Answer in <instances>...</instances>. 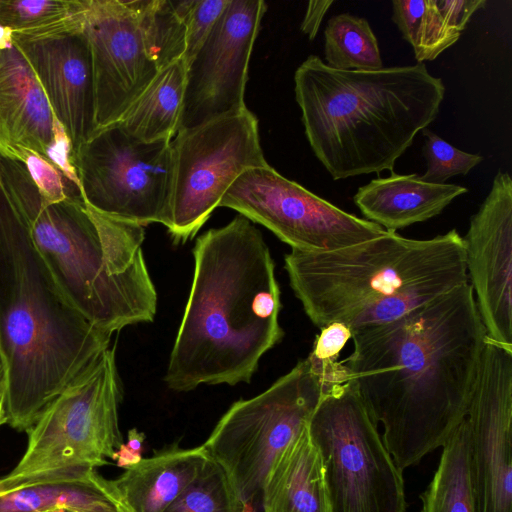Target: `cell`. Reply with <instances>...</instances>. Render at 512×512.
<instances>
[{
  "instance_id": "19",
  "label": "cell",
  "mask_w": 512,
  "mask_h": 512,
  "mask_svg": "<svg viewBox=\"0 0 512 512\" xmlns=\"http://www.w3.org/2000/svg\"><path fill=\"white\" fill-rule=\"evenodd\" d=\"M466 187L423 181L416 173L379 177L361 186L353 197L366 220L396 232L443 212Z\"/></svg>"
},
{
  "instance_id": "14",
  "label": "cell",
  "mask_w": 512,
  "mask_h": 512,
  "mask_svg": "<svg viewBox=\"0 0 512 512\" xmlns=\"http://www.w3.org/2000/svg\"><path fill=\"white\" fill-rule=\"evenodd\" d=\"M477 512H512V347L486 337L465 416Z\"/></svg>"
},
{
  "instance_id": "36",
  "label": "cell",
  "mask_w": 512,
  "mask_h": 512,
  "mask_svg": "<svg viewBox=\"0 0 512 512\" xmlns=\"http://www.w3.org/2000/svg\"><path fill=\"white\" fill-rule=\"evenodd\" d=\"M8 388L7 366L2 348L0 346V405L5 404Z\"/></svg>"
},
{
  "instance_id": "20",
  "label": "cell",
  "mask_w": 512,
  "mask_h": 512,
  "mask_svg": "<svg viewBox=\"0 0 512 512\" xmlns=\"http://www.w3.org/2000/svg\"><path fill=\"white\" fill-rule=\"evenodd\" d=\"M208 458L204 445L182 449L176 443L142 458L109 482L125 512H164L197 477Z\"/></svg>"
},
{
  "instance_id": "28",
  "label": "cell",
  "mask_w": 512,
  "mask_h": 512,
  "mask_svg": "<svg viewBox=\"0 0 512 512\" xmlns=\"http://www.w3.org/2000/svg\"><path fill=\"white\" fill-rule=\"evenodd\" d=\"M85 0H0V28L39 36L62 28L83 12Z\"/></svg>"
},
{
  "instance_id": "1",
  "label": "cell",
  "mask_w": 512,
  "mask_h": 512,
  "mask_svg": "<svg viewBox=\"0 0 512 512\" xmlns=\"http://www.w3.org/2000/svg\"><path fill=\"white\" fill-rule=\"evenodd\" d=\"M352 332L341 363L403 471L442 447L467 414L487 337L473 290L468 282Z\"/></svg>"
},
{
  "instance_id": "35",
  "label": "cell",
  "mask_w": 512,
  "mask_h": 512,
  "mask_svg": "<svg viewBox=\"0 0 512 512\" xmlns=\"http://www.w3.org/2000/svg\"><path fill=\"white\" fill-rule=\"evenodd\" d=\"M334 3L333 0L310 1L304 15L301 30L310 40L316 37L323 17Z\"/></svg>"
},
{
  "instance_id": "8",
  "label": "cell",
  "mask_w": 512,
  "mask_h": 512,
  "mask_svg": "<svg viewBox=\"0 0 512 512\" xmlns=\"http://www.w3.org/2000/svg\"><path fill=\"white\" fill-rule=\"evenodd\" d=\"M330 386L307 356L268 389L231 405L204 443L241 499L261 501L278 455L305 428Z\"/></svg>"
},
{
  "instance_id": "3",
  "label": "cell",
  "mask_w": 512,
  "mask_h": 512,
  "mask_svg": "<svg viewBox=\"0 0 512 512\" xmlns=\"http://www.w3.org/2000/svg\"><path fill=\"white\" fill-rule=\"evenodd\" d=\"M66 297L0 178V346L6 424L27 432L45 407L109 348Z\"/></svg>"
},
{
  "instance_id": "16",
  "label": "cell",
  "mask_w": 512,
  "mask_h": 512,
  "mask_svg": "<svg viewBox=\"0 0 512 512\" xmlns=\"http://www.w3.org/2000/svg\"><path fill=\"white\" fill-rule=\"evenodd\" d=\"M469 284L489 339L512 347V180L499 171L463 237Z\"/></svg>"
},
{
  "instance_id": "33",
  "label": "cell",
  "mask_w": 512,
  "mask_h": 512,
  "mask_svg": "<svg viewBox=\"0 0 512 512\" xmlns=\"http://www.w3.org/2000/svg\"><path fill=\"white\" fill-rule=\"evenodd\" d=\"M29 172L41 196L49 202L80 192L67 188L64 175L51 162L34 152H26L21 162Z\"/></svg>"
},
{
  "instance_id": "30",
  "label": "cell",
  "mask_w": 512,
  "mask_h": 512,
  "mask_svg": "<svg viewBox=\"0 0 512 512\" xmlns=\"http://www.w3.org/2000/svg\"><path fill=\"white\" fill-rule=\"evenodd\" d=\"M422 134L425 137L423 155L427 170L420 178L425 182L444 184L453 176L468 174L483 160L478 154L452 146L428 128L423 129Z\"/></svg>"
},
{
  "instance_id": "17",
  "label": "cell",
  "mask_w": 512,
  "mask_h": 512,
  "mask_svg": "<svg viewBox=\"0 0 512 512\" xmlns=\"http://www.w3.org/2000/svg\"><path fill=\"white\" fill-rule=\"evenodd\" d=\"M83 14L84 10L77 19L48 34L11 32L69 141L72 158L98 130L93 62Z\"/></svg>"
},
{
  "instance_id": "18",
  "label": "cell",
  "mask_w": 512,
  "mask_h": 512,
  "mask_svg": "<svg viewBox=\"0 0 512 512\" xmlns=\"http://www.w3.org/2000/svg\"><path fill=\"white\" fill-rule=\"evenodd\" d=\"M63 133L29 61L0 28V155L22 162L34 152L52 163Z\"/></svg>"
},
{
  "instance_id": "25",
  "label": "cell",
  "mask_w": 512,
  "mask_h": 512,
  "mask_svg": "<svg viewBox=\"0 0 512 512\" xmlns=\"http://www.w3.org/2000/svg\"><path fill=\"white\" fill-rule=\"evenodd\" d=\"M442 447L434 477L420 496L421 512H477L470 481L466 418Z\"/></svg>"
},
{
  "instance_id": "6",
  "label": "cell",
  "mask_w": 512,
  "mask_h": 512,
  "mask_svg": "<svg viewBox=\"0 0 512 512\" xmlns=\"http://www.w3.org/2000/svg\"><path fill=\"white\" fill-rule=\"evenodd\" d=\"M290 286L318 328L348 324L369 306L396 294L448 292L469 282L465 247L456 229L430 239L386 231L328 252L291 249L284 256Z\"/></svg>"
},
{
  "instance_id": "24",
  "label": "cell",
  "mask_w": 512,
  "mask_h": 512,
  "mask_svg": "<svg viewBox=\"0 0 512 512\" xmlns=\"http://www.w3.org/2000/svg\"><path fill=\"white\" fill-rule=\"evenodd\" d=\"M125 512L109 480L96 471L87 479L0 491V512Z\"/></svg>"
},
{
  "instance_id": "5",
  "label": "cell",
  "mask_w": 512,
  "mask_h": 512,
  "mask_svg": "<svg viewBox=\"0 0 512 512\" xmlns=\"http://www.w3.org/2000/svg\"><path fill=\"white\" fill-rule=\"evenodd\" d=\"M0 178L69 301L111 334L152 322L157 293L146 266L144 226L103 215L81 195L49 202L26 167L0 155Z\"/></svg>"
},
{
  "instance_id": "13",
  "label": "cell",
  "mask_w": 512,
  "mask_h": 512,
  "mask_svg": "<svg viewBox=\"0 0 512 512\" xmlns=\"http://www.w3.org/2000/svg\"><path fill=\"white\" fill-rule=\"evenodd\" d=\"M266 10L263 0H229L210 35L186 65L177 133L247 109L244 95L249 61Z\"/></svg>"
},
{
  "instance_id": "15",
  "label": "cell",
  "mask_w": 512,
  "mask_h": 512,
  "mask_svg": "<svg viewBox=\"0 0 512 512\" xmlns=\"http://www.w3.org/2000/svg\"><path fill=\"white\" fill-rule=\"evenodd\" d=\"M98 129L118 122L158 74L130 1L85 0Z\"/></svg>"
},
{
  "instance_id": "2",
  "label": "cell",
  "mask_w": 512,
  "mask_h": 512,
  "mask_svg": "<svg viewBox=\"0 0 512 512\" xmlns=\"http://www.w3.org/2000/svg\"><path fill=\"white\" fill-rule=\"evenodd\" d=\"M164 380L179 392L201 384L249 383L284 331L280 288L262 233L242 215L206 231Z\"/></svg>"
},
{
  "instance_id": "21",
  "label": "cell",
  "mask_w": 512,
  "mask_h": 512,
  "mask_svg": "<svg viewBox=\"0 0 512 512\" xmlns=\"http://www.w3.org/2000/svg\"><path fill=\"white\" fill-rule=\"evenodd\" d=\"M260 502L264 512H330L321 456L308 426L273 462Z\"/></svg>"
},
{
  "instance_id": "31",
  "label": "cell",
  "mask_w": 512,
  "mask_h": 512,
  "mask_svg": "<svg viewBox=\"0 0 512 512\" xmlns=\"http://www.w3.org/2000/svg\"><path fill=\"white\" fill-rule=\"evenodd\" d=\"M320 330L308 357L329 386L347 381V368L338 358L352 339V330L341 322H333Z\"/></svg>"
},
{
  "instance_id": "23",
  "label": "cell",
  "mask_w": 512,
  "mask_h": 512,
  "mask_svg": "<svg viewBox=\"0 0 512 512\" xmlns=\"http://www.w3.org/2000/svg\"><path fill=\"white\" fill-rule=\"evenodd\" d=\"M187 66L180 59L161 69L118 123L142 141L172 140L182 112Z\"/></svg>"
},
{
  "instance_id": "4",
  "label": "cell",
  "mask_w": 512,
  "mask_h": 512,
  "mask_svg": "<svg viewBox=\"0 0 512 512\" xmlns=\"http://www.w3.org/2000/svg\"><path fill=\"white\" fill-rule=\"evenodd\" d=\"M294 83L309 145L333 180L393 172L445 95L442 79L424 63L337 70L310 55Z\"/></svg>"
},
{
  "instance_id": "38",
  "label": "cell",
  "mask_w": 512,
  "mask_h": 512,
  "mask_svg": "<svg viewBox=\"0 0 512 512\" xmlns=\"http://www.w3.org/2000/svg\"><path fill=\"white\" fill-rule=\"evenodd\" d=\"M60 512H79V511H74V510H63V511H60Z\"/></svg>"
},
{
  "instance_id": "10",
  "label": "cell",
  "mask_w": 512,
  "mask_h": 512,
  "mask_svg": "<svg viewBox=\"0 0 512 512\" xmlns=\"http://www.w3.org/2000/svg\"><path fill=\"white\" fill-rule=\"evenodd\" d=\"M171 141L136 139L118 122L98 129L72 158L84 202L114 219L168 227Z\"/></svg>"
},
{
  "instance_id": "7",
  "label": "cell",
  "mask_w": 512,
  "mask_h": 512,
  "mask_svg": "<svg viewBox=\"0 0 512 512\" xmlns=\"http://www.w3.org/2000/svg\"><path fill=\"white\" fill-rule=\"evenodd\" d=\"M122 387L114 349L62 390L26 432L27 446L15 467L0 477V491L87 479L109 464L123 443L118 407Z\"/></svg>"
},
{
  "instance_id": "11",
  "label": "cell",
  "mask_w": 512,
  "mask_h": 512,
  "mask_svg": "<svg viewBox=\"0 0 512 512\" xmlns=\"http://www.w3.org/2000/svg\"><path fill=\"white\" fill-rule=\"evenodd\" d=\"M171 150L173 182L167 229L176 243H184L198 232L243 172L268 165L258 120L248 108L178 132Z\"/></svg>"
},
{
  "instance_id": "32",
  "label": "cell",
  "mask_w": 512,
  "mask_h": 512,
  "mask_svg": "<svg viewBox=\"0 0 512 512\" xmlns=\"http://www.w3.org/2000/svg\"><path fill=\"white\" fill-rule=\"evenodd\" d=\"M228 3L229 0H192L184 18L185 52L183 60L186 65L208 38Z\"/></svg>"
},
{
  "instance_id": "34",
  "label": "cell",
  "mask_w": 512,
  "mask_h": 512,
  "mask_svg": "<svg viewBox=\"0 0 512 512\" xmlns=\"http://www.w3.org/2000/svg\"><path fill=\"white\" fill-rule=\"evenodd\" d=\"M145 434L139 432L136 428L128 431L126 443H122L114 453L112 459L118 467L127 469L142 460L143 442Z\"/></svg>"
},
{
  "instance_id": "27",
  "label": "cell",
  "mask_w": 512,
  "mask_h": 512,
  "mask_svg": "<svg viewBox=\"0 0 512 512\" xmlns=\"http://www.w3.org/2000/svg\"><path fill=\"white\" fill-rule=\"evenodd\" d=\"M325 64L337 70L383 68L378 40L365 18L341 13L331 17L324 30Z\"/></svg>"
},
{
  "instance_id": "26",
  "label": "cell",
  "mask_w": 512,
  "mask_h": 512,
  "mask_svg": "<svg viewBox=\"0 0 512 512\" xmlns=\"http://www.w3.org/2000/svg\"><path fill=\"white\" fill-rule=\"evenodd\" d=\"M147 53L159 71L183 59L185 52L184 18L192 0L130 1Z\"/></svg>"
},
{
  "instance_id": "12",
  "label": "cell",
  "mask_w": 512,
  "mask_h": 512,
  "mask_svg": "<svg viewBox=\"0 0 512 512\" xmlns=\"http://www.w3.org/2000/svg\"><path fill=\"white\" fill-rule=\"evenodd\" d=\"M219 207L237 211L268 228L291 249L303 252L333 251L386 232L287 179L269 164L243 172Z\"/></svg>"
},
{
  "instance_id": "22",
  "label": "cell",
  "mask_w": 512,
  "mask_h": 512,
  "mask_svg": "<svg viewBox=\"0 0 512 512\" xmlns=\"http://www.w3.org/2000/svg\"><path fill=\"white\" fill-rule=\"evenodd\" d=\"M484 0H393L392 21L418 63L434 60L455 44Z\"/></svg>"
},
{
  "instance_id": "9",
  "label": "cell",
  "mask_w": 512,
  "mask_h": 512,
  "mask_svg": "<svg viewBox=\"0 0 512 512\" xmlns=\"http://www.w3.org/2000/svg\"><path fill=\"white\" fill-rule=\"evenodd\" d=\"M308 430L321 456L330 512H405L402 471L351 380L328 388Z\"/></svg>"
},
{
  "instance_id": "37",
  "label": "cell",
  "mask_w": 512,
  "mask_h": 512,
  "mask_svg": "<svg viewBox=\"0 0 512 512\" xmlns=\"http://www.w3.org/2000/svg\"><path fill=\"white\" fill-rule=\"evenodd\" d=\"M6 424L4 405H0V426Z\"/></svg>"
},
{
  "instance_id": "29",
  "label": "cell",
  "mask_w": 512,
  "mask_h": 512,
  "mask_svg": "<svg viewBox=\"0 0 512 512\" xmlns=\"http://www.w3.org/2000/svg\"><path fill=\"white\" fill-rule=\"evenodd\" d=\"M164 512H254L232 485L223 468L208 458L197 477Z\"/></svg>"
}]
</instances>
